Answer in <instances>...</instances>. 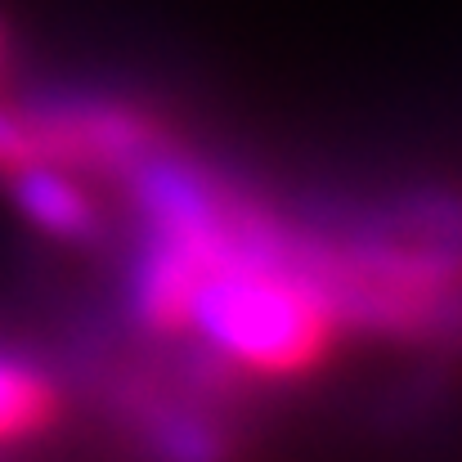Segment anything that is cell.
Here are the masks:
<instances>
[{"mask_svg": "<svg viewBox=\"0 0 462 462\" xmlns=\"http://www.w3.org/2000/svg\"><path fill=\"white\" fill-rule=\"evenodd\" d=\"M140 427L162 462H225V427L193 404H171L162 395H144L135 404Z\"/></svg>", "mask_w": 462, "mask_h": 462, "instance_id": "obj_4", "label": "cell"}, {"mask_svg": "<svg viewBox=\"0 0 462 462\" xmlns=\"http://www.w3.org/2000/svg\"><path fill=\"white\" fill-rule=\"evenodd\" d=\"M5 63H9V36H5V23H0V72H5Z\"/></svg>", "mask_w": 462, "mask_h": 462, "instance_id": "obj_6", "label": "cell"}, {"mask_svg": "<svg viewBox=\"0 0 462 462\" xmlns=\"http://www.w3.org/2000/svg\"><path fill=\"white\" fill-rule=\"evenodd\" d=\"M36 153L54 166L77 171L81 180L122 184L144 157L171 144L166 126L149 108L104 90H45L23 99Z\"/></svg>", "mask_w": 462, "mask_h": 462, "instance_id": "obj_1", "label": "cell"}, {"mask_svg": "<svg viewBox=\"0 0 462 462\" xmlns=\"http://www.w3.org/2000/svg\"><path fill=\"white\" fill-rule=\"evenodd\" d=\"M36 140L32 126L23 117V104H9L0 95V180H9L14 171H23L27 162H36Z\"/></svg>", "mask_w": 462, "mask_h": 462, "instance_id": "obj_5", "label": "cell"}, {"mask_svg": "<svg viewBox=\"0 0 462 462\" xmlns=\"http://www.w3.org/2000/svg\"><path fill=\"white\" fill-rule=\"evenodd\" d=\"M0 184L9 189V202L23 211V220L32 229H41L59 243H99L104 238V211L77 171L36 157Z\"/></svg>", "mask_w": 462, "mask_h": 462, "instance_id": "obj_2", "label": "cell"}, {"mask_svg": "<svg viewBox=\"0 0 462 462\" xmlns=\"http://www.w3.org/2000/svg\"><path fill=\"white\" fill-rule=\"evenodd\" d=\"M59 418V386L54 377L23 359L18 350L0 346V449L41 436Z\"/></svg>", "mask_w": 462, "mask_h": 462, "instance_id": "obj_3", "label": "cell"}]
</instances>
